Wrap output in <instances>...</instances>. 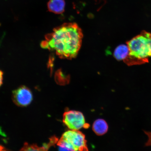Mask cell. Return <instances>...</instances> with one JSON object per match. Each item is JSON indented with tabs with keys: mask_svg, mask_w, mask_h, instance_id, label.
Listing matches in <instances>:
<instances>
[{
	"mask_svg": "<svg viewBox=\"0 0 151 151\" xmlns=\"http://www.w3.org/2000/svg\"><path fill=\"white\" fill-rule=\"evenodd\" d=\"M129 53V48L127 45H120L117 47L115 50L114 55L118 61L124 60L127 58Z\"/></svg>",
	"mask_w": 151,
	"mask_h": 151,
	"instance_id": "obj_9",
	"label": "cell"
},
{
	"mask_svg": "<svg viewBox=\"0 0 151 151\" xmlns=\"http://www.w3.org/2000/svg\"><path fill=\"white\" fill-rule=\"evenodd\" d=\"M144 133L147 135L148 138V141L145 143V146L146 147L151 146V132H147L144 131Z\"/></svg>",
	"mask_w": 151,
	"mask_h": 151,
	"instance_id": "obj_10",
	"label": "cell"
},
{
	"mask_svg": "<svg viewBox=\"0 0 151 151\" xmlns=\"http://www.w3.org/2000/svg\"><path fill=\"white\" fill-rule=\"evenodd\" d=\"M85 135L78 130H69L64 133L57 142L60 147L71 151H88Z\"/></svg>",
	"mask_w": 151,
	"mask_h": 151,
	"instance_id": "obj_3",
	"label": "cell"
},
{
	"mask_svg": "<svg viewBox=\"0 0 151 151\" xmlns=\"http://www.w3.org/2000/svg\"><path fill=\"white\" fill-rule=\"evenodd\" d=\"M12 99L14 103L19 106H27L33 100V94L27 87H20L13 92Z\"/></svg>",
	"mask_w": 151,
	"mask_h": 151,
	"instance_id": "obj_5",
	"label": "cell"
},
{
	"mask_svg": "<svg viewBox=\"0 0 151 151\" xmlns=\"http://www.w3.org/2000/svg\"><path fill=\"white\" fill-rule=\"evenodd\" d=\"M63 122L71 130H78L82 128H88L90 126L86 123L82 113L76 111H68L64 113Z\"/></svg>",
	"mask_w": 151,
	"mask_h": 151,
	"instance_id": "obj_4",
	"label": "cell"
},
{
	"mask_svg": "<svg viewBox=\"0 0 151 151\" xmlns=\"http://www.w3.org/2000/svg\"><path fill=\"white\" fill-rule=\"evenodd\" d=\"M58 139L56 137L50 138L47 143H45L42 147H39L37 145L30 144L27 142L24 143L20 151H48L49 149L57 143Z\"/></svg>",
	"mask_w": 151,
	"mask_h": 151,
	"instance_id": "obj_6",
	"label": "cell"
},
{
	"mask_svg": "<svg viewBox=\"0 0 151 151\" xmlns=\"http://www.w3.org/2000/svg\"><path fill=\"white\" fill-rule=\"evenodd\" d=\"M108 129V126L107 122L103 119L96 120L92 126V130L98 135L101 136L105 134Z\"/></svg>",
	"mask_w": 151,
	"mask_h": 151,
	"instance_id": "obj_8",
	"label": "cell"
},
{
	"mask_svg": "<svg viewBox=\"0 0 151 151\" xmlns=\"http://www.w3.org/2000/svg\"><path fill=\"white\" fill-rule=\"evenodd\" d=\"M3 72L0 70V87L3 84Z\"/></svg>",
	"mask_w": 151,
	"mask_h": 151,
	"instance_id": "obj_11",
	"label": "cell"
},
{
	"mask_svg": "<svg viewBox=\"0 0 151 151\" xmlns=\"http://www.w3.org/2000/svg\"><path fill=\"white\" fill-rule=\"evenodd\" d=\"M65 2L64 0H50L48 3V10L56 14H60L65 11Z\"/></svg>",
	"mask_w": 151,
	"mask_h": 151,
	"instance_id": "obj_7",
	"label": "cell"
},
{
	"mask_svg": "<svg viewBox=\"0 0 151 151\" xmlns=\"http://www.w3.org/2000/svg\"><path fill=\"white\" fill-rule=\"evenodd\" d=\"M129 53L124 61L129 66L147 63L151 57V34L143 31L127 42Z\"/></svg>",
	"mask_w": 151,
	"mask_h": 151,
	"instance_id": "obj_2",
	"label": "cell"
},
{
	"mask_svg": "<svg viewBox=\"0 0 151 151\" xmlns=\"http://www.w3.org/2000/svg\"><path fill=\"white\" fill-rule=\"evenodd\" d=\"M0 151H8L4 147L0 146Z\"/></svg>",
	"mask_w": 151,
	"mask_h": 151,
	"instance_id": "obj_12",
	"label": "cell"
},
{
	"mask_svg": "<svg viewBox=\"0 0 151 151\" xmlns=\"http://www.w3.org/2000/svg\"><path fill=\"white\" fill-rule=\"evenodd\" d=\"M83 33L75 23H65L56 27L42 42V48L56 53L60 58L71 59L78 54L82 45Z\"/></svg>",
	"mask_w": 151,
	"mask_h": 151,
	"instance_id": "obj_1",
	"label": "cell"
}]
</instances>
